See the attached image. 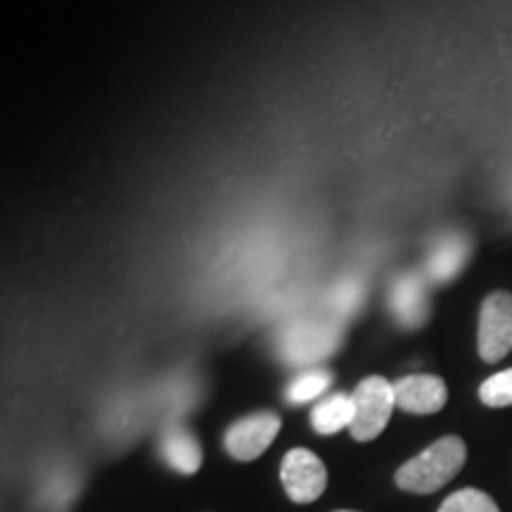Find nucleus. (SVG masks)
I'll return each mask as SVG.
<instances>
[{"label": "nucleus", "instance_id": "4468645a", "mask_svg": "<svg viewBox=\"0 0 512 512\" xmlns=\"http://www.w3.org/2000/svg\"><path fill=\"white\" fill-rule=\"evenodd\" d=\"M479 399L491 408L512 406V368L491 375L489 380L479 387Z\"/></svg>", "mask_w": 512, "mask_h": 512}, {"label": "nucleus", "instance_id": "6e6552de", "mask_svg": "<svg viewBox=\"0 0 512 512\" xmlns=\"http://www.w3.org/2000/svg\"><path fill=\"white\" fill-rule=\"evenodd\" d=\"M389 309L403 328H420L430 316V299L427 285L418 275H403L392 285L389 292Z\"/></svg>", "mask_w": 512, "mask_h": 512}, {"label": "nucleus", "instance_id": "39448f33", "mask_svg": "<svg viewBox=\"0 0 512 512\" xmlns=\"http://www.w3.org/2000/svg\"><path fill=\"white\" fill-rule=\"evenodd\" d=\"M280 432V418L273 411H259L235 422L226 432V451L235 460H254L273 444Z\"/></svg>", "mask_w": 512, "mask_h": 512}, {"label": "nucleus", "instance_id": "f03ea898", "mask_svg": "<svg viewBox=\"0 0 512 512\" xmlns=\"http://www.w3.org/2000/svg\"><path fill=\"white\" fill-rule=\"evenodd\" d=\"M351 399H354V422L349 427L351 437L356 441L380 437L396 408L394 384H389L380 375L366 377L354 389Z\"/></svg>", "mask_w": 512, "mask_h": 512}, {"label": "nucleus", "instance_id": "1a4fd4ad", "mask_svg": "<svg viewBox=\"0 0 512 512\" xmlns=\"http://www.w3.org/2000/svg\"><path fill=\"white\" fill-rule=\"evenodd\" d=\"M159 451H162L166 465L174 467L181 475H195L204 460L200 441L181 425L166 427L162 439H159Z\"/></svg>", "mask_w": 512, "mask_h": 512}, {"label": "nucleus", "instance_id": "423d86ee", "mask_svg": "<svg viewBox=\"0 0 512 512\" xmlns=\"http://www.w3.org/2000/svg\"><path fill=\"white\" fill-rule=\"evenodd\" d=\"M396 408L413 415H432L446 406L448 389L437 375H408L394 382Z\"/></svg>", "mask_w": 512, "mask_h": 512}, {"label": "nucleus", "instance_id": "dca6fc26", "mask_svg": "<svg viewBox=\"0 0 512 512\" xmlns=\"http://www.w3.org/2000/svg\"><path fill=\"white\" fill-rule=\"evenodd\" d=\"M337 512H354V510H337Z\"/></svg>", "mask_w": 512, "mask_h": 512}, {"label": "nucleus", "instance_id": "0eeeda50", "mask_svg": "<svg viewBox=\"0 0 512 512\" xmlns=\"http://www.w3.org/2000/svg\"><path fill=\"white\" fill-rule=\"evenodd\" d=\"M337 330L323 323H297L287 330L280 351L290 363H311L337 347Z\"/></svg>", "mask_w": 512, "mask_h": 512}, {"label": "nucleus", "instance_id": "f257e3e1", "mask_svg": "<svg viewBox=\"0 0 512 512\" xmlns=\"http://www.w3.org/2000/svg\"><path fill=\"white\" fill-rule=\"evenodd\" d=\"M465 460V441L460 437H444L399 467L396 486L411 494H434L444 489L451 479H456Z\"/></svg>", "mask_w": 512, "mask_h": 512}, {"label": "nucleus", "instance_id": "7ed1b4c3", "mask_svg": "<svg viewBox=\"0 0 512 512\" xmlns=\"http://www.w3.org/2000/svg\"><path fill=\"white\" fill-rule=\"evenodd\" d=\"M512 351V294L494 292L484 299L479 313V356L498 363Z\"/></svg>", "mask_w": 512, "mask_h": 512}, {"label": "nucleus", "instance_id": "9d476101", "mask_svg": "<svg viewBox=\"0 0 512 512\" xmlns=\"http://www.w3.org/2000/svg\"><path fill=\"white\" fill-rule=\"evenodd\" d=\"M470 256V240L460 233H451L441 238L427 256V275L432 283H448L463 271Z\"/></svg>", "mask_w": 512, "mask_h": 512}, {"label": "nucleus", "instance_id": "2eb2a0df", "mask_svg": "<svg viewBox=\"0 0 512 512\" xmlns=\"http://www.w3.org/2000/svg\"><path fill=\"white\" fill-rule=\"evenodd\" d=\"M363 302V285L356 278L342 280L330 294V304L339 316H351Z\"/></svg>", "mask_w": 512, "mask_h": 512}, {"label": "nucleus", "instance_id": "20e7f679", "mask_svg": "<svg viewBox=\"0 0 512 512\" xmlns=\"http://www.w3.org/2000/svg\"><path fill=\"white\" fill-rule=\"evenodd\" d=\"M280 479L294 503H313L323 496L328 486V470L316 453L306 448H292L280 465Z\"/></svg>", "mask_w": 512, "mask_h": 512}, {"label": "nucleus", "instance_id": "ddd939ff", "mask_svg": "<svg viewBox=\"0 0 512 512\" xmlns=\"http://www.w3.org/2000/svg\"><path fill=\"white\" fill-rule=\"evenodd\" d=\"M332 377L325 370H309V373L299 375L297 380L290 384L287 389V401L292 403H309L313 399H318L325 389L330 387Z\"/></svg>", "mask_w": 512, "mask_h": 512}, {"label": "nucleus", "instance_id": "f8f14e48", "mask_svg": "<svg viewBox=\"0 0 512 512\" xmlns=\"http://www.w3.org/2000/svg\"><path fill=\"white\" fill-rule=\"evenodd\" d=\"M439 512H501L494 498L479 489H460L441 503Z\"/></svg>", "mask_w": 512, "mask_h": 512}, {"label": "nucleus", "instance_id": "9b49d317", "mask_svg": "<svg viewBox=\"0 0 512 512\" xmlns=\"http://www.w3.org/2000/svg\"><path fill=\"white\" fill-rule=\"evenodd\" d=\"M354 422V399L349 394H332L311 413V425L318 434H337Z\"/></svg>", "mask_w": 512, "mask_h": 512}]
</instances>
